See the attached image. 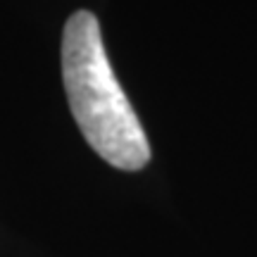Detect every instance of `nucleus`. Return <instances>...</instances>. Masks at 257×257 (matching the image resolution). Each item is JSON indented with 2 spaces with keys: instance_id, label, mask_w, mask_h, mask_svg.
Here are the masks:
<instances>
[{
  "instance_id": "obj_1",
  "label": "nucleus",
  "mask_w": 257,
  "mask_h": 257,
  "mask_svg": "<svg viewBox=\"0 0 257 257\" xmlns=\"http://www.w3.org/2000/svg\"><path fill=\"white\" fill-rule=\"evenodd\" d=\"M62 79L83 138L117 169L136 172L150 160L146 131L112 72L95 15L79 10L62 34Z\"/></svg>"
}]
</instances>
